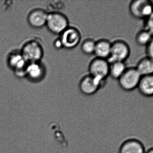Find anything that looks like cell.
Instances as JSON below:
<instances>
[{"instance_id":"cell-22","label":"cell","mask_w":153,"mask_h":153,"mask_svg":"<svg viewBox=\"0 0 153 153\" xmlns=\"http://www.w3.org/2000/svg\"><path fill=\"white\" fill-rule=\"evenodd\" d=\"M146 153H153V147H152L149 150L146 151Z\"/></svg>"},{"instance_id":"cell-18","label":"cell","mask_w":153,"mask_h":153,"mask_svg":"<svg viewBox=\"0 0 153 153\" xmlns=\"http://www.w3.org/2000/svg\"><path fill=\"white\" fill-rule=\"evenodd\" d=\"M96 41L91 39L84 40L81 46L82 52L86 55L94 54Z\"/></svg>"},{"instance_id":"cell-20","label":"cell","mask_w":153,"mask_h":153,"mask_svg":"<svg viewBox=\"0 0 153 153\" xmlns=\"http://www.w3.org/2000/svg\"><path fill=\"white\" fill-rule=\"evenodd\" d=\"M146 56L153 61V38L146 47Z\"/></svg>"},{"instance_id":"cell-19","label":"cell","mask_w":153,"mask_h":153,"mask_svg":"<svg viewBox=\"0 0 153 153\" xmlns=\"http://www.w3.org/2000/svg\"><path fill=\"white\" fill-rule=\"evenodd\" d=\"M144 21V29L150 32L153 37V12Z\"/></svg>"},{"instance_id":"cell-6","label":"cell","mask_w":153,"mask_h":153,"mask_svg":"<svg viewBox=\"0 0 153 153\" xmlns=\"http://www.w3.org/2000/svg\"><path fill=\"white\" fill-rule=\"evenodd\" d=\"M106 80L100 81L90 75H85L79 82V89L83 95L91 96L94 95L100 89L103 87Z\"/></svg>"},{"instance_id":"cell-12","label":"cell","mask_w":153,"mask_h":153,"mask_svg":"<svg viewBox=\"0 0 153 153\" xmlns=\"http://www.w3.org/2000/svg\"><path fill=\"white\" fill-rule=\"evenodd\" d=\"M8 64L18 76H25V69L28 63L21 52L10 54L8 57Z\"/></svg>"},{"instance_id":"cell-15","label":"cell","mask_w":153,"mask_h":153,"mask_svg":"<svg viewBox=\"0 0 153 153\" xmlns=\"http://www.w3.org/2000/svg\"><path fill=\"white\" fill-rule=\"evenodd\" d=\"M135 67L142 76L153 75V61L148 57L141 58Z\"/></svg>"},{"instance_id":"cell-9","label":"cell","mask_w":153,"mask_h":153,"mask_svg":"<svg viewBox=\"0 0 153 153\" xmlns=\"http://www.w3.org/2000/svg\"><path fill=\"white\" fill-rule=\"evenodd\" d=\"M46 74L45 66L41 62L28 63L25 69V76L33 82L42 81Z\"/></svg>"},{"instance_id":"cell-10","label":"cell","mask_w":153,"mask_h":153,"mask_svg":"<svg viewBox=\"0 0 153 153\" xmlns=\"http://www.w3.org/2000/svg\"><path fill=\"white\" fill-rule=\"evenodd\" d=\"M144 145L136 138H129L123 141L118 147V153H146Z\"/></svg>"},{"instance_id":"cell-23","label":"cell","mask_w":153,"mask_h":153,"mask_svg":"<svg viewBox=\"0 0 153 153\" xmlns=\"http://www.w3.org/2000/svg\"><path fill=\"white\" fill-rule=\"evenodd\" d=\"M150 1H151V3H152V5L153 7V0H151Z\"/></svg>"},{"instance_id":"cell-2","label":"cell","mask_w":153,"mask_h":153,"mask_svg":"<svg viewBox=\"0 0 153 153\" xmlns=\"http://www.w3.org/2000/svg\"><path fill=\"white\" fill-rule=\"evenodd\" d=\"M142 76L135 67H127L118 81L120 87L125 91L129 92L137 89Z\"/></svg>"},{"instance_id":"cell-14","label":"cell","mask_w":153,"mask_h":153,"mask_svg":"<svg viewBox=\"0 0 153 153\" xmlns=\"http://www.w3.org/2000/svg\"><path fill=\"white\" fill-rule=\"evenodd\" d=\"M137 89L143 96L153 97V75L142 76Z\"/></svg>"},{"instance_id":"cell-21","label":"cell","mask_w":153,"mask_h":153,"mask_svg":"<svg viewBox=\"0 0 153 153\" xmlns=\"http://www.w3.org/2000/svg\"><path fill=\"white\" fill-rule=\"evenodd\" d=\"M54 47L55 48L57 49H61L63 48V47L62 44V42H61V40L60 38L56 39L54 40V42L53 43Z\"/></svg>"},{"instance_id":"cell-4","label":"cell","mask_w":153,"mask_h":153,"mask_svg":"<svg viewBox=\"0 0 153 153\" xmlns=\"http://www.w3.org/2000/svg\"><path fill=\"white\" fill-rule=\"evenodd\" d=\"M130 48L127 42L123 40L111 42L110 54L107 59L109 63L115 62H125L130 54Z\"/></svg>"},{"instance_id":"cell-3","label":"cell","mask_w":153,"mask_h":153,"mask_svg":"<svg viewBox=\"0 0 153 153\" xmlns=\"http://www.w3.org/2000/svg\"><path fill=\"white\" fill-rule=\"evenodd\" d=\"M20 52L28 63L41 62L44 56L42 45L36 40H30L25 43Z\"/></svg>"},{"instance_id":"cell-11","label":"cell","mask_w":153,"mask_h":153,"mask_svg":"<svg viewBox=\"0 0 153 153\" xmlns=\"http://www.w3.org/2000/svg\"><path fill=\"white\" fill-rule=\"evenodd\" d=\"M48 15V13L43 9H34L28 15V22L34 28H41L46 26Z\"/></svg>"},{"instance_id":"cell-1","label":"cell","mask_w":153,"mask_h":153,"mask_svg":"<svg viewBox=\"0 0 153 153\" xmlns=\"http://www.w3.org/2000/svg\"><path fill=\"white\" fill-rule=\"evenodd\" d=\"M69 25V20L63 13L56 11L48 13L46 26L51 33L60 35Z\"/></svg>"},{"instance_id":"cell-8","label":"cell","mask_w":153,"mask_h":153,"mask_svg":"<svg viewBox=\"0 0 153 153\" xmlns=\"http://www.w3.org/2000/svg\"><path fill=\"white\" fill-rule=\"evenodd\" d=\"M59 36L63 48L66 49L75 48L81 41V33L74 27H68Z\"/></svg>"},{"instance_id":"cell-13","label":"cell","mask_w":153,"mask_h":153,"mask_svg":"<svg viewBox=\"0 0 153 153\" xmlns=\"http://www.w3.org/2000/svg\"><path fill=\"white\" fill-rule=\"evenodd\" d=\"M111 43L106 39L96 41L94 55L97 58L107 59L110 54Z\"/></svg>"},{"instance_id":"cell-16","label":"cell","mask_w":153,"mask_h":153,"mask_svg":"<svg viewBox=\"0 0 153 153\" xmlns=\"http://www.w3.org/2000/svg\"><path fill=\"white\" fill-rule=\"evenodd\" d=\"M109 64V76L114 80H118L127 68L125 62H115Z\"/></svg>"},{"instance_id":"cell-17","label":"cell","mask_w":153,"mask_h":153,"mask_svg":"<svg viewBox=\"0 0 153 153\" xmlns=\"http://www.w3.org/2000/svg\"><path fill=\"white\" fill-rule=\"evenodd\" d=\"M153 37L150 32L145 29L140 31L137 34L135 41L138 46L146 47L152 40Z\"/></svg>"},{"instance_id":"cell-5","label":"cell","mask_w":153,"mask_h":153,"mask_svg":"<svg viewBox=\"0 0 153 153\" xmlns=\"http://www.w3.org/2000/svg\"><path fill=\"white\" fill-rule=\"evenodd\" d=\"M131 15L137 19H146L153 12V7L150 1L134 0L129 4Z\"/></svg>"},{"instance_id":"cell-7","label":"cell","mask_w":153,"mask_h":153,"mask_svg":"<svg viewBox=\"0 0 153 153\" xmlns=\"http://www.w3.org/2000/svg\"><path fill=\"white\" fill-rule=\"evenodd\" d=\"M109 66L106 59L95 57L89 64V75L100 81L106 80L109 76Z\"/></svg>"}]
</instances>
